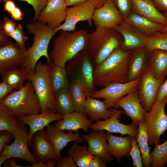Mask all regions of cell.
Masks as SVG:
<instances>
[{"label":"cell","mask_w":167,"mask_h":167,"mask_svg":"<svg viewBox=\"0 0 167 167\" xmlns=\"http://www.w3.org/2000/svg\"><path fill=\"white\" fill-rule=\"evenodd\" d=\"M132 50L116 49L94 71L95 85L104 87L114 83L128 82Z\"/></svg>","instance_id":"6da1fadb"},{"label":"cell","mask_w":167,"mask_h":167,"mask_svg":"<svg viewBox=\"0 0 167 167\" xmlns=\"http://www.w3.org/2000/svg\"><path fill=\"white\" fill-rule=\"evenodd\" d=\"M89 33L85 30L75 31H61L55 38L53 49L49 55L55 64L65 68L66 63L85 49L88 43Z\"/></svg>","instance_id":"7a4b0ae2"},{"label":"cell","mask_w":167,"mask_h":167,"mask_svg":"<svg viewBox=\"0 0 167 167\" xmlns=\"http://www.w3.org/2000/svg\"><path fill=\"white\" fill-rule=\"evenodd\" d=\"M123 38L118 32L99 26L89 33L86 52L95 67L106 59L116 49L121 47Z\"/></svg>","instance_id":"3957f363"},{"label":"cell","mask_w":167,"mask_h":167,"mask_svg":"<svg viewBox=\"0 0 167 167\" xmlns=\"http://www.w3.org/2000/svg\"><path fill=\"white\" fill-rule=\"evenodd\" d=\"M26 28L29 33L34 35L33 43L27 50L26 61L21 66L26 69L28 74L34 71L36 65L41 57H45L47 62L50 60L48 54V46L56 33L54 29L37 20L28 24Z\"/></svg>","instance_id":"277c9868"},{"label":"cell","mask_w":167,"mask_h":167,"mask_svg":"<svg viewBox=\"0 0 167 167\" xmlns=\"http://www.w3.org/2000/svg\"><path fill=\"white\" fill-rule=\"evenodd\" d=\"M19 118L41 112L39 101L32 83L28 81L21 89L14 90L0 101Z\"/></svg>","instance_id":"5b68a950"},{"label":"cell","mask_w":167,"mask_h":167,"mask_svg":"<svg viewBox=\"0 0 167 167\" xmlns=\"http://www.w3.org/2000/svg\"><path fill=\"white\" fill-rule=\"evenodd\" d=\"M49 65L48 62L41 61L36 63L34 71L28 75V81H30L38 98L41 113L47 110L55 113L56 104L49 77Z\"/></svg>","instance_id":"8992f818"},{"label":"cell","mask_w":167,"mask_h":167,"mask_svg":"<svg viewBox=\"0 0 167 167\" xmlns=\"http://www.w3.org/2000/svg\"><path fill=\"white\" fill-rule=\"evenodd\" d=\"M105 1L89 0L82 4L67 8L65 20L63 24L54 29L55 32L60 30L75 31L76 24L80 21H86L92 26L95 10L101 6Z\"/></svg>","instance_id":"52a82bcc"},{"label":"cell","mask_w":167,"mask_h":167,"mask_svg":"<svg viewBox=\"0 0 167 167\" xmlns=\"http://www.w3.org/2000/svg\"><path fill=\"white\" fill-rule=\"evenodd\" d=\"M167 95L162 100H155L151 110L147 112L144 121L147 127L149 145L160 143L161 136L167 129V115L165 109Z\"/></svg>","instance_id":"ba28073f"},{"label":"cell","mask_w":167,"mask_h":167,"mask_svg":"<svg viewBox=\"0 0 167 167\" xmlns=\"http://www.w3.org/2000/svg\"><path fill=\"white\" fill-rule=\"evenodd\" d=\"M140 79L126 83H114L95 91L92 97L102 98L107 109L115 106L117 100L121 97L137 89Z\"/></svg>","instance_id":"9c48e42d"},{"label":"cell","mask_w":167,"mask_h":167,"mask_svg":"<svg viewBox=\"0 0 167 167\" xmlns=\"http://www.w3.org/2000/svg\"><path fill=\"white\" fill-rule=\"evenodd\" d=\"M165 79L156 78L148 68L140 78L137 88L138 96L142 106L147 112L151 110L158 90Z\"/></svg>","instance_id":"30bf717a"},{"label":"cell","mask_w":167,"mask_h":167,"mask_svg":"<svg viewBox=\"0 0 167 167\" xmlns=\"http://www.w3.org/2000/svg\"><path fill=\"white\" fill-rule=\"evenodd\" d=\"M122 112V110L113 108L112 114L109 118L96 121L92 124L89 128L93 131L105 130L111 133H118L122 135H127L136 138L138 133V126L132 123L126 125L120 122L119 118Z\"/></svg>","instance_id":"8fae6325"},{"label":"cell","mask_w":167,"mask_h":167,"mask_svg":"<svg viewBox=\"0 0 167 167\" xmlns=\"http://www.w3.org/2000/svg\"><path fill=\"white\" fill-rule=\"evenodd\" d=\"M27 49L17 43L9 41L0 46V70H8L22 66L26 59Z\"/></svg>","instance_id":"7c38bea8"},{"label":"cell","mask_w":167,"mask_h":167,"mask_svg":"<svg viewBox=\"0 0 167 167\" xmlns=\"http://www.w3.org/2000/svg\"><path fill=\"white\" fill-rule=\"evenodd\" d=\"M29 132L27 127L20 134L15 138L14 142L10 145L6 144L0 154L9 158H17L29 162L32 164L37 162L34 155L30 151L28 146Z\"/></svg>","instance_id":"4fadbf2b"},{"label":"cell","mask_w":167,"mask_h":167,"mask_svg":"<svg viewBox=\"0 0 167 167\" xmlns=\"http://www.w3.org/2000/svg\"><path fill=\"white\" fill-rule=\"evenodd\" d=\"M67 6L66 0H47L37 20L56 28L65 20Z\"/></svg>","instance_id":"5bb4252c"},{"label":"cell","mask_w":167,"mask_h":167,"mask_svg":"<svg viewBox=\"0 0 167 167\" xmlns=\"http://www.w3.org/2000/svg\"><path fill=\"white\" fill-rule=\"evenodd\" d=\"M96 26L113 29L124 20L112 0H105L104 4L96 9L93 15Z\"/></svg>","instance_id":"9a60e30c"},{"label":"cell","mask_w":167,"mask_h":167,"mask_svg":"<svg viewBox=\"0 0 167 167\" xmlns=\"http://www.w3.org/2000/svg\"><path fill=\"white\" fill-rule=\"evenodd\" d=\"M114 106L122 108L131 119L132 123L137 126L139 122H144L147 112L141 105L137 89L118 99Z\"/></svg>","instance_id":"2e32d148"},{"label":"cell","mask_w":167,"mask_h":167,"mask_svg":"<svg viewBox=\"0 0 167 167\" xmlns=\"http://www.w3.org/2000/svg\"><path fill=\"white\" fill-rule=\"evenodd\" d=\"M63 117L61 114L48 110L40 113L28 115L19 118L21 121L29 126V146L31 145L32 138L36 132L44 129L54 121L62 119Z\"/></svg>","instance_id":"e0dca14e"},{"label":"cell","mask_w":167,"mask_h":167,"mask_svg":"<svg viewBox=\"0 0 167 167\" xmlns=\"http://www.w3.org/2000/svg\"><path fill=\"white\" fill-rule=\"evenodd\" d=\"M113 29L119 32L122 37V49L130 50L145 47L148 36L124 21Z\"/></svg>","instance_id":"ac0fdd59"},{"label":"cell","mask_w":167,"mask_h":167,"mask_svg":"<svg viewBox=\"0 0 167 167\" xmlns=\"http://www.w3.org/2000/svg\"><path fill=\"white\" fill-rule=\"evenodd\" d=\"M46 132L49 140L53 145L57 159L60 156L62 150L71 142H83V139L78 132L73 133L70 131L66 133L54 125L50 124L46 126Z\"/></svg>","instance_id":"d6986e66"},{"label":"cell","mask_w":167,"mask_h":167,"mask_svg":"<svg viewBox=\"0 0 167 167\" xmlns=\"http://www.w3.org/2000/svg\"><path fill=\"white\" fill-rule=\"evenodd\" d=\"M31 146L32 154L37 162H45L50 159H57L54 148L44 129L38 131L33 136Z\"/></svg>","instance_id":"ffe728a7"},{"label":"cell","mask_w":167,"mask_h":167,"mask_svg":"<svg viewBox=\"0 0 167 167\" xmlns=\"http://www.w3.org/2000/svg\"><path fill=\"white\" fill-rule=\"evenodd\" d=\"M81 137L87 142L88 150L92 155L102 157L108 163L112 162L113 158L109 154L106 133L103 130L93 131Z\"/></svg>","instance_id":"44dd1931"},{"label":"cell","mask_w":167,"mask_h":167,"mask_svg":"<svg viewBox=\"0 0 167 167\" xmlns=\"http://www.w3.org/2000/svg\"><path fill=\"white\" fill-rule=\"evenodd\" d=\"M81 64L80 74L78 77L84 90L86 98L92 97L95 91L94 71L92 61L85 49L77 54Z\"/></svg>","instance_id":"7402d4cb"},{"label":"cell","mask_w":167,"mask_h":167,"mask_svg":"<svg viewBox=\"0 0 167 167\" xmlns=\"http://www.w3.org/2000/svg\"><path fill=\"white\" fill-rule=\"evenodd\" d=\"M63 116L62 119L56 121L54 125L61 130L77 132L78 130L81 129L88 132L92 124V122L84 113L75 111Z\"/></svg>","instance_id":"603a6c76"},{"label":"cell","mask_w":167,"mask_h":167,"mask_svg":"<svg viewBox=\"0 0 167 167\" xmlns=\"http://www.w3.org/2000/svg\"><path fill=\"white\" fill-rule=\"evenodd\" d=\"M106 139L107 141L109 154L114 157L120 162L124 157H128L132 146L131 137L130 136L125 137L113 135L107 131Z\"/></svg>","instance_id":"cb8c5ba5"},{"label":"cell","mask_w":167,"mask_h":167,"mask_svg":"<svg viewBox=\"0 0 167 167\" xmlns=\"http://www.w3.org/2000/svg\"><path fill=\"white\" fill-rule=\"evenodd\" d=\"M150 53L145 48L132 50L128 82L140 79L147 69Z\"/></svg>","instance_id":"d4e9b609"},{"label":"cell","mask_w":167,"mask_h":167,"mask_svg":"<svg viewBox=\"0 0 167 167\" xmlns=\"http://www.w3.org/2000/svg\"><path fill=\"white\" fill-rule=\"evenodd\" d=\"M132 11L153 22L167 24V17L160 13L152 0H132Z\"/></svg>","instance_id":"484cf974"},{"label":"cell","mask_w":167,"mask_h":167,"mask_svg":"<svg viewBox=\"0 0 167 167\" xmlns=\"http://www.w3.org/2000/svg\"><path fill=\"white\" fill-rule=\"evenodd\" d=\"M26 127L25 124L11 111L6 107L0 105V131H9L15 138L19 135Z\"/></svg>","instance_id":"4316f807"},{"label":"cell","mask_w":167,"mask_h":167,"mask_svg":"<svg viewBox=\"0 0 167 167\" xmlns=\"http://www.w3.org/2000/svg\"><path fill=\"white\" fill-rule=\"evenodd\" d=\"M147 68L156 78H165L167 75V51L156 49L151 52Z\"/></svg>","instance_id":"83f0119b"},{"label":"cell","mask_w":167,"mask_h":167,"mask_svg":"<svg viewBox=\"0 0 167 167\" xmlns=\"http://www.w3.org/2000/svg\"><path fill=\"white\" fill-rule=\"evenodd\" d=\"M85 113L92 122L100 119L106 120L111 115L113 108L107 109L105 103L92 97L86 98Z\"/></svg>","instance_id":"f1b7e54d"},{"label":"cell","mask_w":167,"mask_h":167,"mask_svg":"<svg viewBox=\"0 0 167 167\" xmlns=\"http://www.w3.org/2000/svg\"><path fill=\"white\" fill-rule=\"evenodd\" d=\"M124 21L147 36L160 32L165 26L152 21L132 11Z\"/></svg>","instance_id":"f546056e"},{"label":"cell","mask_w":167,"mask_h":167,"mask_svg":"<svg viewBox=\"0 0 167 167\" xmlns=\"http://www.w3.org/2000/svg\"><path fill=\"white\" fill-rule=\"evenodd\" d=\"M47 62L49 64L50 79L54 95L61 89L69 88V84L65 68L55 64L51 59Z\"/></svg>","instance_id":"4dcf8cb0"},{"label":"cell","mask_w":167,"mask_h":167,"mask_svg":"<svg viewBox=\"0 0 167 167\" xmlns=\"http://www.w3.org/2000/svg\"><path fill=\"white\" fill-rule=\"evenodd\" d=\"M2 79L5 80L14 90L22 88L24 81L28 80V73L25 68L21 67L8 70H0Z\"/></svg>","instance_id":"1f68e13d"},{"label":"cell","mask_w":167,"mask_h":167,"mask_svg":"<svg viewBox=\"0 0 167 167\" xmlns=\"http://www.w3.org/2000/svg\"><path fill=\"white\" fill-rule=\"evenodd\" d=\"M135 138L140 150L143 166L150 167L151 164L150 157L151 148L148 144L147 126L143 121L139 122L138 133Z\"/></svg>","instance_id":"d6a6232c"},{"label":"cell","mask_w":167,"mask_h":167,"mask_svg":"<svg viewBox=\"0 0 167 167\" xmlns=\"http://www.w3.org/2000/svg\"><path fill=\"white\" fill-rule=\"evenodd\" d=\"M55 104V113L63 116L75 111L71 93L68 88L58 91L54 95Z\"/></svg>","instance_id":"836d02e7"},{"label":"cell","mask_w":167,"mask_h":167,"mask_svg":"<svg viewBox=\"0 0 167 167\" xmlns=\"http://www.w3.org/2000/svg\"><path fill=\"white\" fill-rule=\"evenodd\" d=\"M75 111L85 113L86 100L84 90L78 78L75 79L69 87Z\"/></svg>","instance_id":"e575fe53"},{"label":"cell","mask_w":167,"mask_h":167,"mask_svg":"<svg viewBox=\"0 0 167 167\" xmlns=\"http://www.w3.org/2000/svg\"><path fill=\"white\" fill-rule=\"evenodd\" d=\"M67 153L72 156L79 167H88L93 156L88 150V147L82 146L76 143L69 149Z\"/></svg>","instance_id":"d590c367"},{"label":"cell","mask_w":167,"mask_h":167,"mask_svg":"<svg viewBox=\"0 0 167 167\" xmlns=\"http://www.w3.org/2000/svg\"><path fill=\"white\" fill-rule=\"evenodd\" d=\"M150 157L152 167H165L167 164V139L161 144L155 145Z\"/></svg>","instance_id":"8d00e7d4"},{"label":"cell","mask_w":167,"mask_h":167,"mask_svg":"<svg viewBox=\"0 0 167 167\" xmlns=\"http://www.w3.org/2000/svg\"><path fill=\"white\" fill-rule=\"evenodd\" d=\"M145 48L150 53L156 49L167 51V32H158L148 36Z\"/></svg>","instance_id":"74e56055"},{"label":"cell","mask_w":167,"mask_h":167,"mask_svg":"<svg viewBox=\"0 0 167 167\" xmlns=\"http://www.w3.org/2000/svg\"><path fill=\"white\" fill-rule=\"evenodd\" d=\"M132 146L130 153L133 160L132 165L134 167H143L142 156L139 145L137 144L135 137H131Z\"/></svg>","instance_id":"f35d334b"},{"label":"cell","mask_w":167,"mask_h":167,"mask_svg":"<svg viewBox=\"0 0 167 167\" xmlns=\"http://www.w3.org/2000/svg\"><path fill=\"white\" fill-rule=\"evenodd\" d=\"M121 15L125 20L132 10V0H112Z\"/></svg>","instance_id":"ab89813d"},{"label":"cell","mask_w":167,"mask_h":167,"mask_svg":"<svg viewBox=\"0 0 167 167\" xmlns=\"http://www.w3.org/2000/svg\"><path fill=\"white\" fill-rule=\"evenodd\" d=\"M14 39L23 49H27L25 45V43L28 39L24 32L23 28L20 24H18L15 30L9 35Z\"/></svg>","instance_id":"60d3db41"},{"label":"cell","mask_w":167,"mask_h":167,"mask_svg":"<svg viewBox=\"0 0 167 167\" xmlns=\"http://www.w3.org/2000/svg\"><path fill=\"white\" fill-rule=\"evenodd\" d=\"M2 0H0V2ZM26 2L32 5L34 11L33 21H36L41 11L46 5L47 0H16Z\"/></svg>","instance_id":"b9f144b4"},{"label":"cell","mask_w":167,"mask_h":167,"mask_svg":"<svg viewBox=\"0 0 167 167\" xmlns=\"http://www.w3.org/2000/svg\"><path fill=\"white\" fill-rule=\"evenodd\" d=\"M16 27L17 25L11 20L4 17L0 24V30L8 36L15 30Z\"/></svg>","instance_id":"7bdbcfd3"},{"label":"cell","mask_w":167,"mask_h":167,"mask_svg":"<svg viewBox=\"0 0 167 167\" xmlns=\"http://www.w3.org/2000/svg\"><path fill=\"white\" fill-rule=\"evenodd\" d=\"M56 167H77L72 157L70 155L61 157L57 159Z\"/></svg>","instance_id":"ee69618b"},{"label":"cell","mask_w":167,"mask_h":167,"mask_svg":"<svg viewBox=\"0 0 167 167\" xmlns=\"http://www.w3.org/2000/svg\"><path fill=\"white\" fill-rule=\"evenodd\" d=\"M0 153L4 146L14 138L13 135L6 130L0 131Z\"/></svg>","instance_id":"f6af8a7d"},{"label":"cell","mask_w":167,"mask_h":167,"mask_svg":"<svg viewBox=\"0 0 167 167\" xmlns=\"http://www.w3.org/2000/svg\"><path fill=\"white\" fill-rule=\"evenodd\" d=\"M14 89L4 79L0 83V101Z\"/></svg>","instance_id":"bcb514c9"},{"label":"cell","mask_w":167,"mask_h":167,"mask_svg":"<svg viewBox=\"0 0 167 167\" xmlns=\"http://www.w3.org/2000/svg\"><path fill=\"white\" fill-rule=\"evenodd\" d=\"M108 162L102 157L93 155L88 167H106Z\"/></svg>","instance_id":"7dc6e473"},{"label":"cell","mask_w":167,"mask_h":167,"mask_svg":"<svg viewBox=\"0 0 167 167\" xmlns=\"http://www.w3.org/2000/svg\"><path fill=\"white\" fill-rule=\"evenodd\" d=\"M167 95V79L164 81L159 88L155 100L160 101L164 99Z\"/></svg>","instance_id":"c3c4849f"},{"label":"cell","mask_w":167,"mask_h":167,"mask_svg":"<svg viewBox=\"0 0 167 167\" xmlns=\"http://www.w3.org/2000/svg\"><path fill=\"white\" fill-rule=\"evenodd\" d=\"M4 4V8L5 11L11 14L17 6L12 0H2Z\"/></svg>","instance_id":"681fc988"},{"label":"cell","mask_w":167,"mask_h":167,"mask_svg":"<svg viewBox=\"0 0 167 167\" xmlns=\"http://www.w3.org/2000/svg\"><path fill=\"white\" fill-rule=\"evenodd\" d=\"M11 15L12 18L16 20H20L23 19L24 17L23 12L17 6L12 12Z\"/></svg>","instance_id":"f907efd6"},{"label":"cell","mask_w":167,"mask_h":167,"mask_svg":"<svg viewBox=\"0 0 167 167\" xmlns=\"http://www.w3.org/2000/svg\"><path fill=\"white\" fill-rule=\"evenodd\" d=\"M156 8L167 12V0H152Z\"/></svg>","instance_id":"816d5d0a"},{"label":"cell","mask_w":167,"mask_h":167,"mask_svg":"<svg viewBox=\"0 0 167 167\" xmlns=\"http://www.w3.org/2000/svg\"><path fill=\"white\" fill-rule=\"evenodd\" d=\"M11 158L8 159L3 164L4 167H23L17 164L14 160Z\"/></svg>","instance_id":"f5cc1de1"},{"label":"cell","mask_w":167,"mask_h":167,"mask_svg":"<svg viewBox=\"0 0 167 167\" xmlns=\"http://www.w3.org/2000/svg\"><path fill=\"white\" fill-rule=\"evenodd\" d=\"M89 0H66L67 6H72L82 4Z\"/></svg>","instance_id":"db71d44e"},{"label":"cell","mask_w":167,"mask_h":167,"mask_svg":"<svg viewBox=\"0 0 167 167\" xmlns=\"http://www.w3.org/2000/svg\"><path fill=\"white\" fill-rule=\"evenodd\" d=\"M9 36L0 30V46L6 44L9 41Z\"/></svg>","instance_id":"11a10c76"},{"label":"cell","mask_w":167,"mask_h":167,"mask_svg":"<svg viewBox=\"0 0 167 167\" xmlns=\"http://www.w3.org/2000/svg\"><path fill=\"white\" fill-rule=\"evenodd\" d=\"M57 159L56 158H51L47 160L45 162L46 167H55Z\"/></svg>","instance_id":"9f6ffc18"},{"label":"cell","mask_w":167,"mask_h":167,"mask_svg":"<svg viewBox=\"0 0 167 167\" xmlns=\"http://www.w3.org/2000/svg\"><path fill=\"white\" fill-rule=\"evenodd\" d=\"M9 158L7 156L0 154V167H1L4 163Z\"/></svg>","instance_id":"6f0895ef"},{"label":"cell","mask_w":167,"mask_h":167,"mask_svg":"<svg viewBox=\"0 0 167 167\" xmlns=\"http://www.w3.org/2000/svg\"><path fill=\"white\" fill-rule=\"evenodd\" d=\"M30 167H46L45 162H37L36 163L32 164V165L30 166Z\"/></svg>","instance_id":"680465c9"},{"label":"cell","mask_w":167,"mask_h":167,"mask_svg":"<svg viewBox=\"0 0 167 167\" xmlns=\"http://www.w3.org/2000/svg\"><path fill=\"white\" fill-rule=\"evenodd\" d=\"M164 15L167 17V12H165L164 13ZM160 32H167V24L165 26Z\"/></svg>","instance_id":"91938a15"}]
</instances>
